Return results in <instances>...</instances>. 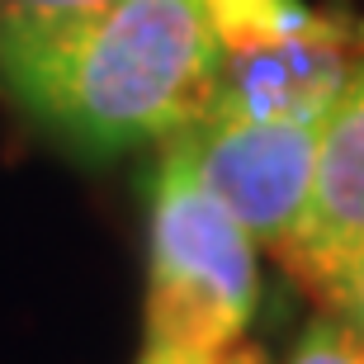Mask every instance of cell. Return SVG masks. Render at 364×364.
Instances as JSON below:
<instances>
[{
	"label": "cell",
	"instance_id": "3957f363",
	"mask_svg": "<svg viewBox=\"0 0 364 364\" xmlns=\"http://www.w3.org/2000/svg\"><path fill=\"white\" fill-rule=\"evenodd\" d=\"M218 38L208 114L322 123L364 57V19L303 0H203Z\"/></svg>",
	"mask_w": 364,
	"mask_h": 364
},
{
	"label": "cell",
	"instance_id": "277c9868",
	"mask_svg": "<svg viewBox=\"0 0 364 364\" xmlns=\"http://www.w3.org/2000/svg\"><path fill=\"white\" fill-rule=\"evenodd\" d=\"M322 123L303 119H237V114H203L180 133L189 166L213 189L223 208L242 223L256 246L279 251L303 218L317 161Z\"/></svg>",
	"mask_w": 364,
	"mask_h": 364
},
{
	"label": "cell",
	"instance_id": "5b68a950",
	"mask_svg": "<svg viewBox=\"0 0 364 364\" xmlns=\"http://www.w3.org/2000/svg\"><path fill=\"white\" fill-rule=\"evenodd\" d=\"M364 242V57L317 133V161L298 228L274 251L289 279L317 298L331 270Z\"/></svg>",
	"mask_w": 364,
	"mask_h": 364
},
{
	"label": "cell",
	"instance_id": "ba28073f",
	"mask_svg": "<svg viewBox=\"0 0 364 364\" xmlns=\"http://www.w3.org/2000/svg\"><path fill=\"white\" fill-rule=\"evenodd\" d=\"M317 303H322V312H331L336 322H346L355 336L364 341V242L355 246L350 256L331 270V279L317 289Z\"/></svg>",
	"mask_w": 364,
	"mask_h": 364
},
{
	"label": "cell",
	"instance_id": "7a4b0ae2",
	"mask_svg": "<svg viewBox=\"0 0 364 364\" xmlns=\"http://www.w3.org/2000/svg\"><path fill=\"white\" fill-rule=\"evenodd\" d=\"M256 251V237L194 176L180 133H171L151 176L142 346L189 355L242 346L260 308Z\"/></svg>",
	"mask_w": 364,
	"mask_h": 364
},
{
	"label": "cell",
	"instance_id": "8992f818",
	"mask_svg": "<svg viewBox=\"0 0 364 364\" xmlns=\"http://www.w3.org/2000/svg\"><path fill=\"white\" fill-rule=\"evenodd\" d=\"M109 5H119V0H0V62L38 48L67 28H81Z\"/></svg>",
	"mask_w": 364,
	"mask_h": 364
},
{
	"label": "cell",
	"instance_id": "6da1fadb",
	"mask_svg": "<svg viewBox=\"0 0 364 364\" xmlns=\"http://www.w3.org/2000/svg\"><path fill=\"white\" fill-rule=\"evenodd\" d=\"M0 85L57 142L109 161L185 133L213 109L218 38L203 0H119L5 57Z\"/></svg>",
	"mask_w": 364,
	"mask_h": 364
},
{
	"label": "cell",
	"instance_id": "30bf717a",
	"mask_svg": "<svg viewBox=\"0 0 364 364\" xmlns=\"http://www.w3.org/2000/svg\"><path fill=\"white\" fill-rule=\"evenodd\" d=\"M232 364H265V355H260L256 346H237V350H232Z\"/></svg>",
	"mask_w": 364,
	"mask_h": 364
},
{
	"label": "cell",
	"instance_id": "52a82bcc",
	"mask_svg": "<svg viewBox=\"0 0 364 364\" xmlns=\"http://www.w3.org/2000/svg\"><path fill=\"white\" fill-rule=\"evenodd\" d=\"M284 364H364V341L331 312H317L303 326V336L294 341Z\"/></svg>",
	"mask_w": 364,
	"mask_h": 364
},
{
	"label": "cell",
	"instance_id": "9c48e42d",
	"mask_svg": "<svg viewBox=\"0 0 364 364\" xmlns=\"http://www.w3.org/2000/svg\"><path fill=\"white\" fill-rule=\"evenodd\" d=\"M237 350V346H232ZM232 350L223 355H189V350H166V346H142L137 364H232Z\"/></svg>",
	"mask_w": 364,
	"mask_h": 364
}]
</instances>
